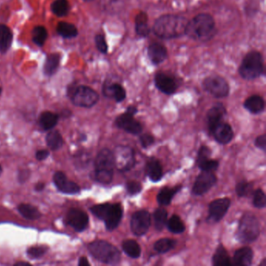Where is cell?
Returning <instances> with one entry per match:
<instances>
[{
  "instance_id": "11",
  "label": "cell",
  "mask_w": 266,
  "mask_h": 266,
  "mask_svg": "<svg viewBox=\"0 0 266 266\" xmlns=\"http://www.w3.org/2000/svg\"><path fill=\"white\" fill-rule=\"evenodd\" d=\"M151 225V215L145 210H140L133 214L131 220V229L134 235L144 236Z\"/></svg>"
},
{
  "instance_id": "22",
  "label": "cell",
  "mask_w": 266,
  "mask_h": 266,
  "mask_svg": "<svg viewBox=\"0 0 266 266\" xmlns=\"http://www.w3.org/2000/svg\"><path fill=\"white\" fill-rule=\"evenodd\" d=\"M254 253L248 247L237 250L233 255V264L237 266H250L252 265Z\"/></svg>"
},
{
  "instance_id": "14",
  "label": "cell",
  "mask_w": 266,
  "mask_h": 266,
  "mask_svg": "<svg viewBox=\"0 0 266 266\" xmlns=\"http://www.w3.org/2000/svg\"><path fill=\"white\" fill-rule=\"evenodd\" d=\"M66 222L75 231L82 232L88 227L89 218L85 211L79 208H71L66 215Z\"/></svg>"
},
{
  "instance_id": "17",
  "label": "cell",
  "mask_w": 266,
  "mask_h": 266,
  "mask_svg": "<svg viewBox=\"0 0 266 266\" xmlns=\"http://www.w3.org/2000/svg\"><path fill=\"white\" fill-rule=\"evenodd\" d=\"M155 84L156 88L166 95H173L178 88L175 79L164 72H159L155 74Z\"/></svg>"
},
{
  "instance_id": "20",
  "label": "cell",
  "mask_w": 266,
  "mask_h": 266,
  "mask_svg": "<svg viewBox=\"0 0 266 266\" xmlns=\"http://www.w3.org/2000/svg\"><path fill=\"white\" fill-rule=\"evenodd\" d=\"M102 93L107 98L115 99L117 102H121L126 99V91L124 87L117 83H106L102 88Z\"/></svg>"
},
{
  "instance_id": "2",
  "label": "cell",
  "mask_w": 266,
  "mask_h": 266,
  "mask_svg": "<svg viewBox=\"0 0 266 266\" xmlns=\"http://www.w3.org/2000/svg\"><path fill=\"white\" fill-rule=\"evenodd\" d=\"M217 33L215 21L208 13H200L195 16L187 24L185 35L190 39L200 42H207Z\"/></svg>"
},
{
  "instance_id": "5",
  "label": "cell",
  "mask_w": 266,
  "mask_h": 266,
  "mask_svg": "<svg viewBox=\"0 0 266 266\" xmlns=\"http://www.w3.org/2000/svg\"><path fill=\"white\" fill-rule=\"evenodd\" d=\"M88 251L95 259L107 265H117L121 262V254L118 248L105 241L90 243Z\"/></svg>"
},
{
  "instance_id": "28",
  "label": "cell",
  "mask_w": 266,
  "mask_h": 266,
  "mask_svg": "<svg viewBox=\"0 0 266 266\" xmlns=\"http://www.w3.org/2000/svg\"><path fill=\"white\" fill-rule=\"evenodd\" d=\"M135 31L139 36H148L151 32L149 26L148 24V16L145 13H139L135 17Z\"/></svg>"
},
{
  "instance_id": "58",
  "label": "cell",
  "mask_w": 266,
  "mask_h": 266,
  "mask_svg": "<svg viewBox=\"0 0 266 266\" xmlns=\"http://www.w3.org/2000/svg\"><path fill=\"white\" fill-rule=\"evenodd\" d=\"M83 1H84V2H91V1H93V0H83Z\"/></svg>"
},
{
  "instance_id": "15",
  "label": "cell",
  "mask_w": 266,
  "mask_h": 266,
  "mask_svg": "<svg viewBox=\"0 0 266 266\" xmlns=\"http://www.w3.org/2000/svg\"><path fill=\"white\" fill-rule=\"evenodd\" d=\"M116 125L128 133L138 135L142 132V126L138 121L133 118V116L126 112L119 116L116 120Z\"/></svg>"
},
{
  "instance_id": "7",
  "label": "cell",
  "mask_w": 266,
  "mask_h": 266,
  "mask_svg": "<svg viewBox=\"0 0 266 266\" xmlns=\"http://www.w3.org/2000/svg\"><path fill=\"white\" fill-rule=\"evenodd\" d=\"M260 234V223L251 212L244 214L239 223L236 238L242 244H250L257 240Z\"/></svg>"
},
{
  "instance_id": "35",
  "label": "cell",
  "mask_w": 266,
  "mask_h": 266,
  "mask_svg": "<svg viewBox=\"0 0 266 266\" xmlns=\"http://www.w3.org/2000/svg\"><path fill=\"white\" fill-rule=\"evenodd\" d=\"M51 10L57 17H65L69 11L68 0H54L51 4Z\"/></svg>"
},
{
  "instance_id": "41",
  "label": "cell",
  "mask_w": 266,
  "mask_h": 266,
  "mask_svg": "<svg viewBox=\"0 0 266 266\" xmlns=\"http://www.w3.org/2000/svg\"><path fill=\"white\" fill-rule=\"evenodd\" d=\"M49 248L44 245H39V246H33L28 248L27 251L28 257L32 259H40L42 256L46 255L48 252Z\"/></svg>"
},
{
  "instance_id": "25",
  "label": "cell",
  "mask_w": 266,
  "mask_h": 266,
  "mask_svg": "<svg viewBox=\"0 0 266 266\" xmlns=\"http://www.w3.org/2000/svg\"><path fill=\"white\" fill-rule=\"evenodd\" d=\"M61 56L59 53H52L46 57L43 66V72L47 77H52L58 70L61 64Z\"/></svg>"
},
{
  "instance_id": "23",
  "label": "cell",
  "mask_w": 266,
  "mask_h": 266,
  "mask_svg": "<svg viewBox=\"0 0 266 266\" xmlns=\"http://www.w3.org/2000/svg\"><path fill=\"white\" fill-rule=\"evenodd\" d=\"M13 39L11 29L5 24H0V53L5 54L9 51L13 43Z\"/></svg>"
},
{
  "instance_id": "37",
  "label": "cell",
  "mask_w": 266,
  "mask_h": 266,
  "mask_svg": "<svg viewBox=\"0 0 266 266\" xmlns=\"http://www.w3.org/2000/svg\"><path fill=\"white\" fill-rule=\"evenodd\" d=\"M176 245H177V241L175 240L170 238H162L154 244V249L158 253L164 254L173 249Z\"/></svg>"
},
{
  "instance_id": "16",
  "label": "cell",
  "mask_w": 266,
  "mask_h": 266,
  "mask_svg": "<svg viewBox=\"0 0 266 266\" xmlns=\"http://www.w3.org/2000/svg\"><path fill=\"white\" fill-rule=\"evenodd\" d=\"M53 182L60 192L66 195H76L80 192L78 184L69 181L64 172H57L53 176Z\"/></svg>"
},
{
  "instance_id": "44",
  "label": "cell",
  "mask_w": 266,
  "mask_h": 266,
  "mask_svg": "<svg viewBox=\"0 0 266 266\" xmlns=\"http://www.w3.org/2000/svg\"><path fill=\"white\" fill-rule=\"evenodd\" d=\"M95 45H96L97 49L102 54H106L108 53L107 42H106V38L104 35H97L95 38Z\"/></svg>"
},
{
  "instance_id": "45",
  "label": "cell",
  "mask_w": 266,
  "mask_h": 266,
  "mask_svg": "<svg viewBox=\"0 0 266 266\" xmlns=\"http://www.w3.org/2000/svg\"><path fill=\"white\" fill-rule=\"evenodd\" d=\"M127 191H128V193L130 195H136L137 194L140 193L142 190V186L140 183L137 182V181H129V182L127 183L126 184Z\"/></svg>"
},
{
  "instance_id": "52",
  "label": "cell",
  "mask_w": 266,
  "mask_h": 266,
  "mask_svg": "<svg viewBox=\"0 0 266 266\" xmlns=\"http://www.w3.org/2000/svg\"><path fill=\"white\" fill-rule=\"evenodd\" d=\"M78 266H89L90 263H88V259L85 257H81L79 259Z\"/></svg>"
},
{
  "instance_id": "34",
  "label": "cell",
  "mask_w": 266,
  "mask_h": 266,
  "mask_svg": "<svg viewBox=\"0 0 266 266\" xmlns=\"http://www.w3.org/2000/svg\"><path fill=\"white\" fill-rule=\"evenodd\" d=\"M122 249L124 253L132 259H137L140 257V252H141L139 244H137V241H133V240L124 241L122 243Z\"/></svg>"
},
{
  "instance_id": "57",
  "label": "cell",
  "mask_w": 266,
  "mask_h": 266,
  "mask_svg": "<svg viewBox=\"0 0 266 266\" xmlns=\"http://www.w3.org/2000/svg\"><path fill=\"white\" fill-rule=\"evenodd\" d=\"M2 166H0V175L2 174Z\"/></svg>"
},
{
  "instance_id": "48",
  "label": "cell",
  "mask_w": 266,
  "mask_h": 266,
  "mask_svg": "<svg viewBox=\"0 0 266 266\" xmlns=\"http://www.w3.org/2000/svg\"><path fill=\"white\" fill-rule=\"evenodd\" d=\"M90 161L89 155L88 153H81L80 155H77V166H80L82 167V166H86L88 164Z\"/></svg>"
},
{
  "instance_id": "54",
  "label": "cell",
  "mask_w": 266,
  "mask_h": 266,
  "mask_svg": "<svg viewBox=\"0 0 266 266\" xmlns=\"http://www.w3.org/2000/svg\"><path fill=\"white\" fill-rule=\"evenodd\" d=\"M45 188H46V184L44 183H38L35 185V191L36 192H42V191L44 190Z\"/></svg>"
},
{
  "instance_id": "59",
  "label": "cell",
  "mask_w": 266,
  "mask_h": 266,
  "mask_svg": "<svg viewBox=\"0 0 266 266\" xmlns=\"http://www.w3.org/2000/svg\"><path fill=\"white\" fill-rule=\"evenodd\" d=\"M2 88L0 87V95H1V94H2Z\"/></svg>"
},
{
  "instance_id": "3",
  "label": "cell",
  "mask_w": 266,
  "mask_h": 266,
  "mask_svg": "<svg viewBox=\"0 0 266 266\" xmlns=\"http://www.w3.org/2000/svg\"><path fill=\"white\" fill-rule=\"evenodd\" d=\"M115 162L113 152L108 148H103L97 155L95 161L94 179L97 182L109 184L113 181Z\"/></svg>"
},
{
  "instance_id": "1",
  "label": "cell",
  "mask_w": 266,
  "mask_h": 266,
  "mask_svg": "<svg viewBox=\"0 0 266 266\" xmlns=\"http://www.w3.org/2000/svg\"><path fill=\"white\" fill-rule=\"evenodd\" d=\"M188 20L181 15H162L155 20L153 33L162 39H177L185 35Z\"/></svg>"
},
{
  "instance_id": "50",
  "label": "cell",
  "mask_w": 266,
  "mask_h": 266,
  "mask_svg": "<svg viewBox=\"0 0 266 266\" xmlns=\"http://www.w3.org/2000/svg\"><path fill=\"white\" fill-rule=\"evenodd\" d=\"M255 144L257 148L266 151V134L261 135L256 138L255 141Z\"/></svg>"
},
{
  "instance_id": "19",
  "label": "cell",
  "mask_w": 266,
  "mask_h": 266,
  "mask_svg": "<svg viewBox=\"0 0 266 266\" xmlns=\"http://www.w3.org/2000/svg\"><path fill=\"white\" fill-rule=\"evenodd\" d=\"M215 140L219 144H226L230 143L233 137V132L230 124L220 123L211 132Z\"/></svg>"
},
{
  "instance_id": "56",
  "label": "cell",
  "mask_w": 266,
  "mask_h": 266,
  "mask_svg": "<svg viewBox=\"0 0 266 266\" xmlns=\"http://www.w3.org/2000/svg\"><path fill=\"white\" fill-rule=\"evenodd\" d=\"M260 266H266V259H263V262H262V263H260V265H259Z\"/></svg>"
},
{
  "instance_id": "6",
  "label": "cell",
  "mask_w": 266,
  "mask_h": 266,
  "mask_svg": "<svg viewBox=\"0 0 266 266\" xmlns=\"http://www.w3.org/2000/svg\"><path fill=\"white\" fill-rule=\"evenodd\" d=\"M264 61L259 52L251 51L243 59L239 73L244 80H254L264 74Z\"/></svg>"
},
{
  "instance_id": "55",
  "label": "cell",
  "mask_w": 266,
  "mask_h": 266,
  "mask_svg": "<svg viewBox=\"0 0 266 266\" xmlns=\"http://www.w3.org/2000/svg\"><path fill=\"white\" fill-rule=\"evenodd\" d=\"M15 266H31V264H30V263H27V262H19V263H16V264H15Z\"/></svg>"
},
{
  "instance_id": "4",
  "label": "cell",
  "mask_w": 266,
  "mask_h": 266,
  "mask_svg": "<svg viewBox=\"0 0 266 266\" xmlns=\"http://www.w3.org/2000/svg\"><path fill=\"white\" fill-rule=\"evenodd\" d=\"M90 211L98 219L104 221L108 231H113L118 227L124 213L121 204L109 203L92 206Z\"/></svg>"
},
{
  "instance_id": "30",
  "label": "cell",
  "mask_w": 266,
  "mask_h": 266,
  "mask_svg": "<svg viewBox=\"0 0 266 266\" xmlns=\"http://www.w3.org/2000/svg\"><path fill=\"white\" fill-rule=\"evenodd\" d=\"M57 32L64 39H73L78 35L77 27L67 22H60L57 24Z\"/></svg>"
},
{
  "instance_id": "36",
  "label": "cell",
  "mask_w": 266,
  "mask_h": 266,
  "mask_svg": "<svg viewBox=\"0 0 266 266\" xmlns=\"http://www.w3.org/2000/svg\"><path fill=\"white\" fill-rule=\"evenodd\" d=\"M31 35L34 43L39 47H42L47 40V30L43 26H36L31 31Z\"/></svg>"
},
{
  "instance_id": "26",
  "label": "cell",
  "mask_w": 266,
  "mask_h": 266,
  "mask_svg": "<svg viewBox=\"0 0 266 266\" xmlns=\"http://www.w3.org/2000/svg\"><path fill=\"white\" fill-rule=\"evenodd\" d=\"M244 108L253 114H259L265 110V101L260 95H252L244 102Z\"/></svg>"
},
{
  "instance_id": "18",
  "label": "cell",
  "mask_w": 266,
  "mask_h": 266,
  "mask_svg": "<svg viewBox=\"0 0 266 266\" xmlns=\"http://www.w3.org/2000/svg\"><path fill=\"white\" fill-rule=\"evenodd\" d=\"M226 114V110L224 106L221 103L211 107L207 113V120H208V130L210 133L213 131L214 128L222 122Z\"/></svg>"
},
{
  "instance_id": "13",
  "label": "cell",
  "mask_w": 266,
  "mask_h": 266,
  "mask_svg": "<svg viewBox=\"0 0 266 266\" xmlns=\"http://www.w3.org/2000/svg\"><path fill=\"white\" fill-rule=\"evenodd\" d=\"M217 179L211 172L202 171L198 176L192 192L195 195H203L211 189L216 183Z\"/></svg>"
},
{
  "instance_id": "47",
  "label": "cell",
  "mask_w": 266,
  "mask_h": 266,
  "mask_svg": "<svg viewBox=\"0 0 266 266\" xmlns=\"http://www.w3.org/2000/svg\"><path fill=\"white\" fill-rule=\"evenodd\" d=\"M140 142L143 148H148L155 143V138L151 134L144 133V134L140 135Z\"/></svg>"
},
{
  "instance_id": "9",
  "label": "cell",
  "mask_w": 266,
  "mask_h": 266,
  "mask_svg": "<svg viewBox=\"0 0 266 266\" xmlns=\"http://www.w3.org/2000/svg\"><path fill=\"white\" fill-rule=\"evenodd\" d=\"M203 88L207 92L217 98H226L230 93V86L223 77L213 75L204 79L202 82Z\"/></svg>"
},
{
  "instance_id": "10",
  "label": "cell",
  "mask_w": 266,
  "mask_h": 266,
  "mask_svg": "<svg viewBox=\"0 0 266 266\" xmlns=\"http://www.w3.org/2000/svg\"><path fill=\"white\" fill-rule=\"evenodd\" d=\"M113 156L115 167L123 173L132 170L136 162L134 151L129 146H118L113 152Z\"/></svg>"
},
{
  "instance_id": "49",
  "label": "cell",
  "mask_w": 266,
  "mask_h": 266,
  "mask_svg": "<svg viewBox=\"0 0 266 266\" xmlns=\"http://www.w3.org/2000/svg\"><path fill=\"white\" fill-rule=\"evenodd\" d=\"M30 175H31V173H30V170H28V169L20 170L18 173V177H17L19 182L24 184L29 179Z\"/></svg>"
},
{
  "instance_id": "27",
  "label": "cell",
  "mask_w": 266,
  "mask_h": 266,
  "mask_svg": "<svg viewBox=\"0 0 266 266\" xmlns=\"http://www.w3.org/2000/svg\"><path fill=\"white\" fill-rule=\"evenodd\" d=\"M182 187L177 186L174 188L165 187L159 191L157 195V201L160 205H169L171 203L173 197L180 192Z\"/></svg>"
},
{
  "instance_id": "38",
  "label": "cell",
  "mask_w": 266,
  "mask_h": 266,
  "mask_svg": "<svg viewBox=\"0 0 266 266\" xmlns=\"http://www.w3.org/2000/svg\"><path fill=\"white\" fill-rule=\"evenodd\" d=\"M168 212L164 208H157L153 213L155 227L158 231H162L166 226Z\"/></svg>"
},
{
  "instance_id": "24",
  "label": "cell",
  "mask_w": 266,
  "mask_h": 266,
  "mask_svg": "<svg viewBox=\"0 0 266 266\" xmlns=\"http://www.w3.org/2000/svg\"><path fill=\"white\" fill-rule=\"evenodd\" d=\"M146 174L153 182L160 181L163 175V172L159 160H157L155 158L148 159L146 164Z\"/></svg>"
},
{
  "instance_id": "46",
  "label": "cell",
  "mask_w": 266,
  "mask_h": 266,
  "mask_svg": "<svg viewBox=\"0 0 266 266\" xmlns=\"http://www.w3.org/2000/svg\"><path fill=\"white\" fill-rule=\"evenodd\" d=\"M210 156H211V150L207 146L200 147L199 151V153H198L197 164H200L201 162L210 159Z\"/></svg>"
},
{
  "instance_id": "12",
  "label": "cell",
  "mask_w": 266,
  "mask_h": 266,
  "mask_svg": "<svg viewBox=\"0 0 266 266\" xmlns=\"http://www.w3.org/2000/svg\"><path fill=\"white\" fill-rule=\"evenodd\" d=\"M231 200L228 198L219 199L211 201L208 208V221L210 222H218L227 213L230 208Z\"/></svg>"
},
{
  "instance_id": "43",
  "label": "cell",
  "mask_w": 266,
  "mask_h": 266,
  "mask_svg": "<svg viewBox=\"0 0 266 266\" xmlns=\"http://www.w3.org/2000/svg\"><path fill=\"white\" fill-rule=\"evenodd\" d=\"M198 166L202 171L212 172L216 170L219 167V162L214 159H208Z\"/></svg>"
},
{
  "instance_id": "42",
  "label": "cell",
  "mask_w": 266,
  "mask_h": 266,
  "mask_svg": "<svg viewBox=\"0 0 266 266\" xmlns=\"http://www.w3.org/2000/svg\"><path fill=\"white\" fill-rule=\"evenodd\" d=\"M253 205L257 208H263L266 207V196L263 190H256L255 193H253Z\"/></svg>"
},
{
  "instance_id": "39",
  "label": "cell",
  "mask_w": 266,
  "mask_h": 266,
  "mask_svg": "<svg viewBox=\"0 0 266 266\" xmlns=\"http://www.w3.org/2000/svg\"><path fill=\"white\" fill-rule=\"evenodd\" d=\"M166 225H167L168 230L175 234L184 233L185 230L184 222H182L180 216L177 215H173L166 222Z\"/></svg>"
},
{
  "instance_id": "8",
  "label": "cell",
  "mask_w": 266,
  "mask_h": 266,
  "mask_svg": "<svg viewBox=\"0 0 266 266\" xmlns=\"http://www.w3.org/2000/svg\"><path fill=\"white\" fill-rule=\"evenodd\" d=\"M67 94L73 105L79 107H92L99 100V94L88 86H70Z\"/></svg>"
},
{
  "instance_id": "31",
  "label": "cell",
  "mask_w": 266,
  "mask_h": 266,
  "mask_svg": "<svg viewBox=\"0 0 266 266\" xmlns=\"http://www.w3.org/2000/svg\"><path fill=\"white\" fill-rule=\"evenodd\" d=\"M212 264L215 266H227L231 265L230 256L224 247L220 244L212 257Z\"/></svg>"
},
{
  "instance_id": "53",
  "label": "cell",
  "mask_w": 266,
  "mask_h": 266,
  "mask_svg": "<svg viewBox=\"0 0 266 266\" xmlns=\"http://www.w3.org/2000/svg\"><path fill=\"white\" fill-rule=\"evenodd\" d=\"M127 112L129 113L130 114L134 116L135 114L137 113V108L135 107V106H129V107H128V109H127Z\"/></svg>"
},
{
  "instance_id": "51",
  "label": "cell",
  "mask_w": 266,
  "mask_h": 266,
  "mask_svg": "<svg viewBox=\"0 0 266 266\" xmlns=\"http://www.w3.org/2000/svg\"><path fill=\"white\" fill-rule=\"evenodd\" d=\"M50 156V151L46 149L39 150L36 152L37 160L43 161Z\"/></svg>"
},
{
  "instance_id": "29",
  "label": "cell",
  "mask_w": 266,
  "mask_h": 266,
  "mask_svg": "<svg viewBox=\"0 0 266 266\" xmlns=\"http://www.w3.org/2000/svg\"><path fill=\"white\" fill-rule=\"evenodd\" d=\"M59 116L52 112H43L39 117V126L44 131H50L57 126Z\"/></svg>"
},
{
  "instance_id": "33",
  "label": "cell",
  "mask_w": 266,
  "mask_h": 266,
  "mask_svg": "<svg viewBox=\"0 0 266 266\" xmlns=\"http://www.w3.org/2000/svg\"><path fill=\"white\" fill-rule=\"evenodd\" d=\"M46 140L49 148L53 151L60 149L64 144L62 135L58 131H51L46 136Z\"/></svg>"
},
{
  "instance_id": "40",
  "label": "cell",
  "mask_w": 266,
  "mask_h": 266,
  "mask_svg": "<svg viewBox=\"0 0 266 266\" xmlns=\"http://www.w3.org/2000/svg\"><path fill=\"white\" fill-rule=\"evenodd\" d=\"M236 192L239 197H250L254 193L253 184L245 181H241L236 186Z\"/></svg>"
},
{
  "instance_id": "21",
  "label": "cell",
  "mask_w": 266,
  "mask_h": 266,
  "mask_svg": "<svg viewBox=\"0 0 266 266\" xmlns=\"http://www.w3.org/2000/svg\"><path fill=\"white\" fill-rule=\"evenodd\" d=\"M148 56L154 65H159L167 58V50L159 43H153L148 46Z\"/></svg>"
},
{
  "instance_id": "32",
  "label": "cell",
  "mask_w": 266,
  "mask_h": 266,
  "mask_svg": "<svg viewBox=\"0 0 266 266\" xmlns=\"http://www.w3.org/2000/svg\"><path fill=\"white\" fill-rule=\"evenodd\" d=\"M19 212L25 219L29 220H35L39 219L42 214L35 206L29 204H20L17 207Z\"/></svg>"
}]
</instances>
